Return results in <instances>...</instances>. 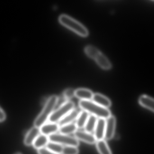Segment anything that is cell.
Instances as JSON below:
<instances>
[{
	"label": "cell",
	"instance_id": "6da1fadb",
	"mask_svg": "<svg viewBox=\"0 0 154 154\" xmlns=\"http://www.w3.org/2000/svg\"><path fill=\"white\" fill-rule=\"evenodd\" d=\"M79 106L83 110L98 119H107L111 115L109 110L102 107L92 100H80Z\"/></svg>",
	"mask_w": 154,
	"mask_h": 154
},
{
	"label": "cell",
	"instance_id": "7a4b0ae2",
	"mask_svg": "<svg viewBox=\"0 0 154 154\" xmlns=\"http://www.w3.org/2000/svg\"><path fill=\"white\" fill-rule=\"evenodd\" d=\"M58 101V98L56 95H53L48 98L43 110L35 120V127L40 128L42 125L47 122Z\"/></svg>",
	"mask_w": 154,
	"mask_h": 154
},
{
	"label": "cell",
	"instance_id": "3957f363",
	"mask_svg": "<svg viewBox=\"0 0 154 154\" xmlns=\"http://www.w3.org/2000/svg\"><path fill=\"white\" fill-rule=\"evenodd\" d=\"M59 21L63 26L72 30L81 36L86 37L88 35V30L83 25L67 15L60 16Z\"/></svg>",
	"mask_w": 154,
	"mask_h": 154
},
{
	"label": "cell",
	"instance_id": "277c9868",
	"mask_svg": "<svg viewBox=\"0 0 154 154\" xmlns=\"http://www.w3.org/2000/svg\"><path fill=\"white\" fill-rule=\"evenodd\" d=\"M74 103L71 101L63 103L57 109L54 111L48 119V122L58 123L64 117L74 109Z\"/></svg>",
	"mask_w": 154,
	"mask_h": 154
},
{
	"label": "cell",
	"instance_id": "5b68a950",
	"mask_svg": "<svg viewBox=\"0 0 154 154\" xmlns=\"http://www.w3.org/2000/svg\"><path fill=\"white\" fill-rule=\"evenodd\" d=\"M49 141L55 142L63 146H74L77 147L79 145L78 140L74 137L61 133H55L48 136Z\"/></svg>",
	"mask_w": 154,
	"mask_h": 154
},
{
	"label": "cell",
	"instance_id": "8992f818",
	"mask_svg": "<svg viewBox=\"0 0 154 154\" xmlns=\"http://www.w3.org/2000/svg\"><path fill=\"white\" fill-rule=\"evenodd\" d=\"M116 119L115 117L112 115L106 119V126L104 138L106 140H110L114 136L116 127Z\"/></svg>",
	"mask_w": 154,
	"mask_h": 154
},
{
	"label": "cell",
	"instance_id": "52a82bcc",
	"mask_svg": "<svg viewBox=\"0 0 154 154\" xmlns=\"http://www.w3.org/2000/svg\"><path fill=\"white\" fill-rule=\"evenodd\" d=\"M74 137L78 140H81L85 143L93 144L96 143V140L94 135L86 131H76L74 133Z\"/></svg>",
	"mask_w": 154,
	"mask_h": 154
},
{
	"label": "cell",
	"instance_id": "ba28073f",
	"mask_svg": "<svg viewBox=\"0 0 154 154\" xmlns=\"http://www.w3.org/2000/svg\"><path fill=\"white\" fill-rule=\"evenodd\" d=\"M106 126V119H97V123L94 130V136L96 140H100L104 138Z\"/></svg>",
	"mask_w": 154,
	"mask_h": 154
},
{
	"label": "cell",
	"instance_id": "9c48e42d",
	"mask_svg": "<svg viewBox=\"0 0 154 154\" xmlns=\"http://www.w3.org/2000/svg\"><path fill=\"white\" fill-rule=\"evenodd\" d=\"M60 126L57 123L48 122L42 125L40 129V133L48 136L56 133L59 131Z\"/></svg>",
	"mask_w": 154,
	"mask_h": 154
},
{
	"label": "cell",
	"instance_id": "30bf717a",
	"mask_svg": "<svg viewBox=\"0 0 154 154\" xmlns=\"http://www.w3.org/2000/svg\"><path fill=\"white\" fill-rule=\"evenodd\" d=\"M40 133V129L37 127L32 128L28 132L25 137L24 143L26 146H29L33 145L36 138L39 136Z\"/></svg>",
	"mask_w": 154,
	"mask_h": 154
},
{
	"label": "cell",
	"instance_id": "8fae6325",
	"mask_svg": "<svg viewBox=\"0 0 154 154\" xmlns=\"http://www.w3.org/2000/svg\"><path fill=\"white\" fill-rule=\"evenodd\" d=\"M92 100L98 105L107 109L111 105V102L109 99L100 94H94Z\"/></svg>",
	"mask_w": 154,
	"mask_h": 154
},
{
	"label": "cell",
	"instance_id": "7c38bea8",
	"mask_svg": "<svg viewBox=\"0 0 154 154\" xmlns=\"http://www.w3.org/2000/svg\"><path fill=\"white\" fill-rule=\"evenodd\" d=\"M79 114V112L77 110L74 109L72 111L66 114L57 123L59 126L61 127L66 124L73 123V122L77 119Z\"/></svg>",
	"mask_w": 154,
	"mask_h": 154
},
{
	"label": "cell",
	"instance_id": "4fadbf2b",
	"mask_svg": "<svg viewBox=\"0 0 154 154\" xmlns=\"http://www.w3.org/2000/svg\"><path fill=\"white\" fill-rule=\"evenodd\" d=\"M94 94L91 90L80 88L75 90V96L81 100H91Z\"/></svg>",
	"mask_w": 154,
	"mask_h": 154
},
{
	"label": "cell",
	"instance_id": "5bb4252c",
	"mask_svg": "<svg viewBox=\"0 0 154 154\" xmlns=\"http://www.w3.org/2000/svg\"><path fill=\"white\" fill-rule=\"evenodd\" d=\"M139 102L141 106L154 112V101L153 98L148 95H141L139 99Z\"/></svg>",
	"mask_w": 154,
	"mask_h": 154
},
{
	"label": "cell",
	"instance_id": "9a60e30c",
	"mask_svg": "<svg viewBox=\"0 0 154 154\" xmlns=\"http://www.w3.org/2000/svg\"><path fill=\"white\" fill-rule=\"evenodd\" d=\"M96 63L100 66L102 69L104 70H109L112 67L111 63L107 57L101 53L94 59Z\"/></svg>",
	"mask_w": 154,
	"mask_h": 154
},
{
	"label": "cell",
	"instance_id": "2e32d148",
	"mask_svg": "<svg viewBox=\"0 0 154 154\" xmlns=\"http://www.w3.org/2000/svg\"><path fill=\"white\" fill-rule=\"evenodd\" d=\"M49 141L48 137V136L40 134L36 138L33 143V145L35 148L39 149L43 148L46 147Z\"/></svg>",
	"mask_w": 154,
	"mask_h": 154
},
{
	"label": "cell",
	"instance_id": "e0dca14e",
	"mask_svg": "<svg viewBox=\"0 0 154 154\" xmlns=\"http://www.w3.org/2000/svg\"><path fill=\"white\" fill-rule=\"evenodd\" d=\"M89 115V113L83 110L82 111L79 112V115L76 119L75 123L77 128H84Z\"/></svg>",
	"mask_w": 154,
	"mask_h": 154
},
{
	"label": "cell",
	"instance_id": "ac0fdd59",
	"mask_svg": "<svg viewBox=\"0 0 154 154\" xmlns=\"http://www.w3.org/2000/svg\"><path fill=\"white\" fill-rule=\"evenodd\" d=\"M96 147L100 154H112L109 147L104 139L96 141Z\"/></svg>",
	"mask_w": 154,
	"mask_h": 154
},
{
	"label": "cell",
	"instance_id": "d6986e66",
	"mask_svg": "<svg viewBox=\"0 0 154 154\" xmlns=\"http://www.w3.org/2000/svg\"><path fill=\"white\" fill-rule=\"evenodd\" d=\"M77 129V128L75 123H72L61 126L59 128L58 131L61 134L69 135L72 133H74Z\"/></svg>",
	"mask_w": 154,
	"mask_h": 154
},
{
	"label": "cell",
	"instance_id": "ffe728a7",
	"mask_svg": "<svg viewBox=\"0 0 154 154\" xmlns=\"http://www.w3.org/2000/svg\"><path fill=\"white\" fill-rule=\"evenodd\" d=\"M97 118L92 115H90L85 126V131L91 133L94 131L96 123H97Z\"/></svg>",
	"mask_w": 154,
	"mask_h": 154
},
{
	"label": "cell",
	"instance_id": "44dd1931",
	"mask_svg": "<svg viewBox=\"0 0 154 154\" xmlns=\"http://www.w3.org/2000/svg\"><path fill=\"white\" fill-rule=\"evenodd\" d=\"M85 54L90 58L95 59L96 57L100 54L101 52L95 47L92 45H88L85 48Z\"/></svg>",
	"mask_w": 154,
	"mask_h": 154
},
{
	"label": "cell",
	"instance_id": "7402d4cb",
	"mask_svg": "<svg viewBox=\"0 0 154 154\" xmlns=\"http://www.w3.org/2000/svg\"><path fill=\"white\" fill-rule=\"evenodd\" d=\"M46 147L48 149L54 152V153L61 154H62L63 146L58 144V143H55V142L49 141Z\"/></svg>",
	"mask_w": 154,
	"mask_h": 154
},
{
	"label": "cell",
	"instance_id": "603a6c76",
	"mask_svg": "<svg viewBox=\"0 0 154 154\" xmlns=\"http://www.w3.org/2000/svg\"><path fill=\"white\" fill-rule=\"evenodd\" d=\"M79 149L74 146H63L61 154H78Z\"/></svg>",
	"mask_w": 154,
	"mask_h": 154
},
{
	"label": "cell",
	"instance_id": "cb8c5ba5",
	"mask_svg": "<svg viewBox=\"0 0 154 154\" xmlns=\"http://www.w3.org/2000/svg\"><path fill=\"white\" fill-rule=\"evenodd\" d=\"M75 96V90L72 88L66 89L63 92V96L66 100L72 98Z\"/></svg>",
	"mask_w": 154,
	"mask_h": 154
},
{
	"label": "cell",
	"instance_id": "d4e9b609",
	"mask_svg": "<svg viewBox=\"0 0 154 154\" xmlns=\"http://www.w3.org/2000/svg\"><path fill=\"white\" fill-rule=\"evenodd\" d=\"M38 154H59L54 153V152L49 150L46 147L40 149H38Z\"/></svg>",
	"mask_w": 154,
	"mask_h": 154
},
{
	"label": "cell",
	"instance_id": "484cf974",
	"mask_svg": "<svg viewBox=\"0 0 154 154\" xmlns=\"http://www.w3.org/2000/svg\"><path fill=\"white\" fill-rule=\"evenodd\" d=\"M6 115L3 110L0 108V122L4 121L6 119Z\"/></svg>",
	"mask_w": 154,
	"mask_h": 154
},
{
	"label": "cell",
	"instance_id": "4316f807",
	"mask_svg": "<svg viewBox=\"0 0 154 154\" xmlns=\"http://www.w3.org/2000/svg\"><path fill=\"white\" fill-rule=\"evenodd\" d=\"M16 154H21L20 153H16Z\"/></svg>",
	"mask_w": 154,
	"mask_h": 154
}]
</instances>
